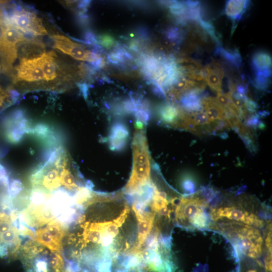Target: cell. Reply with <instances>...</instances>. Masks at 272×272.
Returning <instances> with one entry per match:
<instances>
[{
    "mask_svg": "<svg viewBox=\"0 0 272 272\" xmlns=\"http://www.w3.org/2000/svg\"><path fill=\"white\" fill-rule=\"evenodd\" d=\"M65 236L67 262L77 272H141L155 240V219L123 191L93 192Z\"/></svg>",
    "mask_w": 272,
    "mask_h": 272,
    "instance_id": "1",
    "label": "cell"
},
{
    "mask_svg": "<svg viewBox=\"0 0 272 272\" xmlns=\"http://www.w3.org/2000/svg\"><path fill=\"white\" fill-rule=\"evenodd\" d=\"M221 229L230 238L236 248L244 255L256 258L262 253L263 239L257 228L233 222L222 224Z\"/></svg>",
    "mask_w": 272,
    "mask_h": 272,
    "instance_id": "2",
    "label": "cell"
},
{
    "mask_svg": "<svg viewBox=\"0 0 272 272\" xmlns=\"http://www.w3.org/2000/svg\"><path fill=\"white\" fill-rule=\"evenodd\" d=\"M207 206L206 200L198 196L181 197L175 208V222L187 229H205L209 222Z\"/></svg>",
    "mask_w": 272,
    "mask_h": 272,
    "instance_id": "3",
    "label": "cell"
},
{
    "mask_svg": "<svg viewBox=\"0 0 272 272\" xmlns=\"http://www.w3.org/2000/svg\"><path fill=\"white\" fill-rule=\"evenodd\" d=\"M132 173L124 189L130 191L151 178V167L147 139L142 130H137L132 142Z\"/></svg>",
    "mask_w": 272,
    "mask_h": 272,
    "instance_id": "4",
    "label": "cell"
},
{
    "mask_svg": "<svg viewBox=\"0 0 272 272\" xmlns=\"http://www.w3.org/2000/svg\"><path fill=\"white\" fill-rule=\"evenodd\" d=\"M211 218L215 221L227 219L256 228H261L264 223L256 215L235 207H223L212 209Z\"/></svg>",
    "mask_w": 272,
    "mask_h": 272,
    "instance_id": "5",
    "label": "cell"
},
{
    "mask_svg": "<svg viewBox=\"0 0 272 272\" xmlns=\"http://www.w3.org/2000/svg\"><path fill=\"white\" fill-rule=\"evenodd\" d=\"M9 23L26 34L38 36L47 34L41 20L35 14L23 9L20 6H17Z\"/></svg>",
    "mask_w": 272,
    "mask_h": 272,
    "instance_id": "6",
    "label": "cell"
},
{
    "mask_svg": "<svg viewBox=\"0 0 272 272\" xmlns=\"http://www.w3.org/2000/svg\"><path fill=\"white\" fill-rule=\"evenodd\" d=\"M3 127L6 139L13 144L19 143L24 133H30L31 130L24 112L20 109L6 116L3 120Z\"/></svg>",
    "mask_w": 272,
    "mask_h": 272,
    "instance_id": "7",
    "label": "cell"
},
{
    "mask_svg": "<svg viewBox=\"0 0 272 272\" xmlns=\"http://www.w3.org/2000/svg\"><path fill=\"white\" fill-rule=\"evenodd\" d=\"M51 37L55 48L76 59L91 62V51L82 45L73 42L63 35H54Z\"/></svg>",
    "mask_w": 272,
    "mask_h": 272,
    "instance_id": "8",
    "label": "cell"
},
{
    "mask_svg": "<svg viewBox=\"0 0 272 272\" xmlns=\"http://www.w3.org/2000/svg\"><path fill=\"white\" fill-rule=\"evenodd\" d=\"M16 71L18 80L34 82L44 79L43 73L36 57L21 59L19 64L16 67Z\"/></svg>",
    "mask_w": 272,
    "mask_h": 272,
    "instance_id": "9",
    "label": "cell"
},
{
    "mask_svg": "<svg viewBox=\"0 0 272 272\" xmlns=\"http://www.w3.org/2000/svg\"><path fill=\"white\" fill-rule=\"evenodd\" d=\"M206 83L217 93L222 92V80L225 72L221 64L215 60L212 61L203 69Z\"/></svg>",
    "mask_w": 272,
    "mask_h": 272,
    "instance_id": "10",
    "label": "cell"
},
{
    "mask_svg": "<svg viewBox=\"0 0 272 272\" xmlns=\"http://www.w3.org/2000/svg\"><path fill=\"white\" fill-rule=\"evenodd\" d=\"M129 132L127 127L121 122L112 125L108 137L109 146L114 151H120L125 147Z\"/></svg>",
    "mask_w": 272,
    "mask_h": 272,
    "instance_id": "11",
    "label": "cell"
},
{
    "mask_svg": "<svg viewBox=\"0 0 272 272\" xmlns=\"http://www.w3.org/2000/svg\"><path fill=\"white\" fill-rule=\"evenodd\" d=\"M251 64L255 76L270 78L271 74V58L268 53L263 51L255 52L252 57Z\"/></svg>",
    "mask_w": 272,
    "mask_h": 272,
    "instance_id": "12",
    "label": "cell"
},
{
    "mask_svg": "<svg viewBox=\"0 0 272 272\" xmlns=\"http://www.w3.org/2000/svg\"><path fill=\"white\" fill-rule=\"evenodd\" d=\"M16 48L17 55L19 54L21 59L39 57L44 51V46L41 42L26 39L19 43Z\"/></svg>",
    "mask_w": 272,
    "mask_h": 272,
    "instance_id": "13",
    "label": "cell"
},
{
    "mask_svg": "<svg viewBox=\"0 0 272 272\" xmlns=\"http://www.w3.org/2000/svg\"><path fill=\"white\" fill-rule=\"evenodd\" d=\"M53 51L44 53L36 57L44 74L45 80L47 81L54 80L57 76V66L54 59Z\"/></svg>",
    "mask_w": 272,
    "mask_h": 272,
    "instance_id": "14",
    "label": "cell"
},
{
    "mask_svg": "<svg viewBox=\"0 0 272 272\" xmlns=\"http://www.w3.org/2000/svg\"><path fill=\"white\" fill-rule=\"evenodd\" d=\"M201 105L211 123L225 121V113L216 98L211 97L204 98L201 100Z\"/></svg>",
    "mask_w": 272,
    "mask_h": 272,
    "instance_id": "15",
    "label": "cell"
},
{
    "mask_svg": "<svg viewBox=\"0 0 272 272\" xmlns=\"http://www.w3.org/2000/svg\"><path fill=\"white\" fill-rule=\"evenodd\" d=\"M249 5V1H228L225 5V13L234 22L238 21Z\"/></svg>",
    "mask_w": 272,
    "mask_h": 272,
    "instance_id": "16",
    "label": "cell"
},
{
    "mask_svg": "<svg viewBox=\"0 0 272 272\" xmlns=\"http://www.w3.org/2000/svg\"><path fill=\"white\" fill-rule=\"evenodd\" d=\"M215 54L220 56L232 66L239 69L242 64V58L238 50H229L221 45L217 46L215 49Z\"/></svg>",
    "mask_w": 272,
    "mask_h": 272,
    "instance_id": "17",
    "label": "cell"
},
{
    "mask_svg": "<svg viewBox=\"0 0 272 272\" xmlns=\"http://www.w3.org/2000/svg\"><path fill=\"white\" fill-rule=\"evenodd\" d=\"M132 58L131 55L123 46L119 45H117L107 55L108 61L118 66H123L125 63Z\"/></svg>",
    "mask_w": 272,
    "mask_h": 272,
    "instance_id": "18",
    "label": "cell"
},
{
    "mask_svg": "<svg viewBox=\"0 0 272 272\" xmlns=\"http://www.w3.org/2000/svg\"><path fill=\"white\" fill-rule=\"evenodd\" d=\"M197 92H188L181 97L180 102L182 106L188 111L197 112L202 108L201 100L197 95Z\"/></svg>",
    "mask_w": 272,
    "mask_h": 272,
    "instance_id": "19",
    "label": "cell"
},
{
    "mask_svg": "<svg viewBox=\"0 0 272 272\" xmlns=\"http://www.w3.org/2000/svg\"><path fill=\"white\" fill-rule=\"evenodd\" d=\"M158 111L161 119L173 126L178 119L179 109L171 104H165Z\"/></svg>",
    "mask_w": 272,
    "mask_h": 272,
    "instance_id": "20",
    "label": "cell"
},
{
    "mask_svg": "<svg viewBox=\"0 0 272 272\" xmlns=\"http://www.w3.org/2000/svg\"><path fill=\"white\" fill-rule=\"evenodd\" d=\"M165 36L170 42L174 44H179L184 39V34L178 28L172 27L165 31Z\"/></svg>",
    "mask_w": 272,
    "mask_h": 272,
    "instance_id": "21",
    "label": "cell"
},
{
    "mask_svg": "<svg viewBox=\"0 0 272 272\" xmlns=\"http://www.w3.org/2000/svg\"><path fill=\"white\" fill-rule=\"evenodd\" d=\"M190 115L192 122L195 126L205 125L211 123L206 112L202 111L192 113L190 114Z\"/></svg>",
    "mask_w": 272,
    "mask_h": 272,
    "instance_id": "22",
    "label": "cell"
},
{
    "mask_svg": "<svg viewBox=\"0 0 272 272\" xmlns=\"http://www.w3.org/2000/svg\"><path fill=\"white\" fill-rule=\"evenodd\" d=\"M23 189V184L18 180H13L9 183L8 193L11 199L15 197Z\"/></svg>",
    "mask_w": 272,
    "mask_h": 272,
    "instance_id": "23",
    "label": "cell"
},
{
    "mask_svg": "<svg viewBox=\"0 0 272 272\" xmlns=\"http://www.w3.org/2000/svg\"><path fill=\"white\" fill-rule=\"evenodd\" d=\"M216 99L224 111L231 106L232 103L227 94H224L222 92H218Z\"/></svg>",
    "mask_w": 272,
    "mask_h": 272,
    "instance_id": "24",
    "label": "cell"
},
{
    "mask_svg": "<svg viewBox=\"0 0 272 272\" xmlns=\"http://www.w3.org/2000/svg\"><path fill=\"white\" fill-rule=\"evenodd\" d=\"M269 78L260 76H255L253 80V85L260 90L265 89L268 85Z\"/></svg>",
    "mask_w": 272,
    "mask_h": 272,
    "instance_id": "25",
    "label": "cell"
},
{
    "mask_svg": "<svg viewBox=\"0 0 272 272\" xmlns=\"http://www.w3.org/2000/svg\"><path fill=\"white\" fill-rule=\"evenodd\" d=\"M99 43L103 47L110 48L113 46L115 43L114 39L109 34H102L99 37Z\"/></svg>",
    "mask_w": 272,
    "mask_h": 272,
    "instance_id": "26",
    "label": "cell"
},
{
    "mask_svg": "<svg viewBox=\"0 0 272 272\" xmlns=\"http://www.w3.org/2000/svg\"><path fill=\"white\" fill-rule=\"evenodd\" d=\"M83 42L93 46L99 45L98 41L96 38L95 34L91 31H87L84 35V40L82 41Z\"/></svg>",
    "mask_w": 272,
    "mask_h": 272,
    "instance_id": "27",
    "label": "cell"
},
{
    "mask_svg": "<svg viewBox=\"0 0 272 272\" xmlns=\"http://www.w3.org/2000/svg\"><path fill=\"white\" fill-rule=\"evenodd\" d=\"M10 183L9 178L6 168L0 164V185L7 188Z\"/></svg>",
    "mask_w": 272,
    "mask_h": 272,
    "instance_id": "28",
    "label": "cell"
},
{
    "mask_svg": "<svg viewBox=\"0 0 272 272\" xmlns=\"http://www.w3.org/2000/svg\"><path fill=\"white\" fill-rule=\"evenodd\" d=\"M183 187L184 189L187 191L192 192L194 190V186L193 183L188 179L184 180L183 182Z\"/></svg>",
    "mask_w": 272,
    "mask_h": 272,
    "instance_id": "29",
    "label": "cell"
},
{
    "mask_svg": "<svg viewBox=\"0 0 272 272\" xmlns=\"http://www.w3.org/2000/svg\"><path fill=\"white\" fill-rule=\"evenodd\" d=\"M265 246L268 250V252H271V232L269 231L265 239Z\"/></svg>",
    "mask_w": 272,
    "mask_h": 272,
    "instance_id": "30",
    "label": "cell"
},
{
    "mask_svg": "<svg viewBox=\"0 0 272 272\" xmlns=\"http://www.w3.org/2000/svg\"><path fill=\"white\" fill-rule=\"evenodd\" d=\"M265 266L267 271H271V253L268 252L265 261Z\"/></svg>",
    "mask_w": 272,
    "mask_h": 272,
    "instance_id": "31",
    "label": "cell"
},
{
    "mask_svg": "<svg viewBox=\"0 0 272 272\" xmlns=\"http://www.w3.org/2000/svg\"><path fill=\"white\" fill-rule=\"evenodd\" d=\"M78 86L82 91L84 97L86 98L87 96L88 86L86 83L79 84Z\"/></svg>",
    "mask_w": 272,
    "mask_h": 272,
    "instance_id": "32",
    "label": "cell"
},
{
    "mask_svg": "<svg viewBox=\"0 0 272 272\" xmlns=\"http://www.w3.org/2000/svg\"><path fill=\"white\" fill-rule=\"evenodd\" d=\"M246 272H257L256 270L254 269H251L248 270Z\"/></svg>",
    "mask_w": 272,
    "mask_h": 272,
    "instance_id": "33",
    "label": "cell"
},
{
    "mask_svg": "<svg viewBox=\"0 0 272 272\" xmlns=\"http://www.w3.org/2000/svg\"><path fill=\"white\" fill-rule=\"evenodd\" d=\"M1 65H0V71H1Z\"/></svg>",
    "mask_w": 272,
    "mask_h": 272,
    "instance_id": "34",
    "label": "cell"
}]
</instances>
